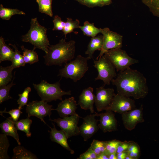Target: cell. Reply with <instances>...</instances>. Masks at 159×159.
I'll list each match as a JSON object with an SVG mask.
<instances>
[{
    "mask_svg": "<svg viewBox=\"0 0 159 159\" xmlns=\"http://www.w3.org/2000/svg\"><path fill=\"white\" fill-rule=\"evenodd\" d=\"M111 82L116 87L117 93L135 99L143 98L148 93L146 78L139 71L130 67L119 72Z\"/></svg>",
    "mask_w": 159,
    "mask_h": 159,
    "instance_id": "cell-1",
    "label": "cell"
},
{
    "mask_svg": "<svg viewBox=\"0 0 159 159\" xmlns=\"http://www.w3.org/2000/svg\"><path fill=\"white\" fill-rule=\"evenodd\" d=\"M75 52V42L66 41L62 39L57 44L50 45L47 53L43 56L45 63L47 66H62L74 57Z\"/></svg>",
    "mask_w": 159,
    "mask_h": 159,
    "instance_id": "cell-2",
    "label": "cell"
},
{
    "mask_svg": "<svg viewBox=\"0 0 159 159\" xmlns=\"http://www.w3.org/2000/svg\"><path fill=\"white\" fill-rule=\"evenodd\" d=\"M30 24L29 30L22 36V41L29 42L36 48L47 53L50 44L47 34V29L39 24L37 18L32 19Z\"/></svg>",
    "mask_w": 159,
    "mask_h": 159,
    "instance_id": "cell-3",
    "label": "cell"
},
{
    "mask_svg": "<svg viewBox=\"0 0 159 159\" xmlns=\"http://www.w3.org/2000/svg\"><path fill=\"white\" fill-rule=\"evenodd\" d=\"M88 57L78 55L75 59L68 63H66L63 68L59 70L58 76L70 78L74 82L80 80L88 70L89 67Z\"/></svg>",
    "mask_w": 159,
    "mask_h": 159,
    "instance_id": "cell-4",
    "label": "cell"
},
{
    "mask_svg": "<svg viewBox=\"0 0 159 159\" xmlns=\"http://www.w3.org/2000/svg\"><path fill=\"white\" fill-rule=\"evenodd\" d=\"M59 81L54 84H50L42 80L39 84H33L35 89L42 100L48 102L57 100H62V97L65 95H71V91H65L60 87Z\"/></svg>",
    "mask_w": 159,
    "mask_h": 159,
    "instance_id": "cell-5",
    "label": "cell"
},
{
    "mask_svg": "<svg viewBox=\"0 0 159 159\" xmlns=\"http://www.w3.org/2000/svg\"><path fill=\"white\" fill-rule=\"evenodd\" d=\"M103 55L111 62L117 72L124 71L139 62L138 60L129 56L121 48L109 50Z\"/></svg>",
    "mask_w": 159,
    "mask_h": 159,
    "instance_id": "cell-6",
    "label": "cell"
},
{
    "mask_svg": "<svg viewBox=\"0 0 159 159\" xmlns=\"http://www.w3.org/2000/svg\"><path fill=\"white\" fill-rule=\"evenodd\" d=\"M94 66L98 72L95 80H102L104 83V86L109 85L112 80L117 76L115 67L104 55L98 59L94 60Z\"/></svg>",
    "mask_w": 159,
    "mask_h": 159,
    "instance_id": "cell-7",
    "label": "cell"
},
{
    "mask_svg": "<svg viewBox=\"0 0 159 159\" xmlns=\"http://www.w3.org/2000/svg\"><path fill=\"white\" fill-rule=\"evenodd\" d=\"M80 118L82 117L77 114L62 118H59L54 120L49 118V120L56 122L57 125L65 132L68 139L80 134L79 127L78 126Z\"/></svg>",
    "mask_w": 159,
    "mask_h": 159,
    "instance_id": "cell-8",
    "label": "cell"
},
{
    "mask_svg": "<svg viewBox=\"0 0 159 159\" xmlns=\"http://www.w3.org/2000/svg\"><path fill=\"white\" fill-rule=\"evenodd\" d=\"M101 34L103 36V44L97 60L103 56L108 50L117 48H121L122 46V36L111 31L108 28L102 29Z\"/></svg>",
    "mask_w": 159,
    "mask_h": 159,
    "instance_id": "cell-9",
    "label": "cell"
},
{
    "mask_svg": "<svg viewBox=\"0 0 159 159\" xmlns=\"http://www.w3.org/2000/svg\"><path fill=\"white\" fill-rule=\"evenodd\" d=\"M52 106L47 104V102L42 100L33 101L29 102L26 105V111L28 114L27 117L34 116L40 119L44 123H46L44 120V117L48 115L50 116L51 111L55 109L52 108Z\"/></svg>",
    "mask_w": 159,
    "mask_h": 159,
    "instance_id": "cell-10",
    "label": "cell"
},
{
    "mask_svg": "<svg viewBox=\"0 0 159 159\" xmlns=\"http://www.w3.org/2000/svg\"><path fill=\"white\" fill-rule=\"evenodd\" d=\"M96 94L95 103L97 111L108 110L115 95L114 89L100 87L96 88Z\"/></svg>",
    "mask_w": 159,
    "mask_h": 159,
    "instance_id": "cell-11",
    "label": "cell"
},
{
    "mask_svg": "<svg viewBox=\"0 0 159 159\" xmlns=\"http://www.w3.org/2000/svg\"><path fill=\"white\" fill-rule=\"evenodd\" d=\"M135 101L130 97L115 94L108 110L122 114L135 108Z\"/></svg>",
    "mask_w": 159,
    "mask_h": 159,
    "instance_id": "cell-12",
    "label": "cell"
},
{
    "mask_svg": "<svg viewBox=\"0 0 159 159\" xmlns=\"http://www.w3.org/2000/svg\"><path fill=\"white\" fill-rule=\"evenodd\" d=\"M97 113L87 115L83 119V122L79 127L80 134L86 141L92 137L98 130L99 127L97 124L99 120L96 119Z\"/></svg>",
    "mask_w": 159,
    "mask_h": 159,
    "instance_id": "cell-13",
    "label": "cell"
},
{
    "mask_svg": "<svg viewBox=\"0 0 159 159\" xmlns=\"http://www.w3.org/2000/svg\"><path fill=\"white\" fill-rule=\"evenodd\" d=\"M143 107L142 104L138 108H135L122 114V119L125 127L131 131L139 123L144 122L143 117Z\"/></svg>",
    "mask_w": 159,
    "mask_h": 159,
    "instance_id": "cell-14",
    "label": "cell"
},
{
    "mask_svg": "<svg viewBox=\"0 0 159 159\" xmlns=\"http://www.w3.org/2000/svg\"><path fill=\"white\" fill-rule=\"evenodd\" d=\"M105 111L104 113H97V116L100 117V123L98 125L99 128L104 132L116 130L117 123L115 114L110 110Z\"/></svg>",
    "mask_w": 159,
    "mask_h": 159,
    "instance_id": "cell-15",
    "label": "cell"
},
{
    "mask_svg": "<svg viewBox=\"0 0 159 159\" xmlns=\"http://www.w3.org/2000/svg\"><path fill=\"white\" fill-rule=\"evenodd\" d=\"M77 104L74 98L72 97L62 100L55 110H57L61 117L77 115L76 110Z\"/></svg>",
    "mask_w": 159,
    "mask_h": 159,
    "instance_id": "cell-16",
    "label": "cell"
},
{
    "mask_svg": "<svg viewBox=\"0 0 159 159\" xmlns=\"http://www.w3.org/2000/svg\"><path fill=\"white\" fill-rule=\"evenodd\" d=\"M93 92V89L91 87L84 89L79 96L78 104L81 109L89 110L91 113L94 112V104L95 96Z\"/></svg>",
    "mask_w": 159,
    "mask_h": 159,
    "instance_id": "cell-17",
    "label": "cell"
},
{
    "mask_svg": "<svg viewBox=\"0 0 159 159\" xmlns=\"http://www.w3.org/2000/svg\"><path fill=\"white\" fill-rule=\"evenodd\" d=\"M53 128L49 127L51 131H48L50 133V139L51 141L55 142L61 145L64 149L69 151L71 154H73L74 151L71 149L68 145L67 138L65 132L61 130H58L57 129L54 124L52 123Z\"/></svg>",
    "mask_w": 159,
    "mask_h": 159,
    "instance_id": "cell-18",
    "label": "cell"
},
{
    "mask_svg": "<svg viewBox=\"0 0 159 159\" xmlns=\"http://www.w3.org/2000/svg\"><path fill=\"white\" fill-rule=\"evenodd\" d=\"M0 127L2 133L7 136L13 137L16 140L18 144L21 145V143L17 132V129L15 125L14 122L10 117L7 118L1 123Z\"/></svg>",
    "mask_w": 159,
    "mask_h": 159,
    "instance_id": "cell-19",
    "label": "cell"
},
{
    "mask_svg": "<svg viewBox=\"0 0 159 159\" xmlns=\"http://www.w3.org/2000/svg\"><path fill=\"white\" fill-rule=\"evenodd\" d=\"M103 44L102 35L96 36L91 38L87 47L85 54L88 55V58L91 59L93 58L95 52L97 50L101 51Z\"/></svg>",
    "mask_w": 159,
    "mask_h": 159,
    "instance_id": "cell-20",
    "label": "cell"
},
{
    "mask_svg": "<svg viewBox=\"0 0 159 159\" xmlns=\"http://www.w3.org/2000/svg\"><path fill=\"white\" fill-rule=\"evenodd\" d=\"M15 52L5 43L4 39L0 37V63L4 61L12 60Z\"/></svg>",
    "mask_w": 159,
    "mask_h": 159,
    "instance_id": "cell-21",
    "label": "cell"
},
{
    "mask_svg": "<svg viewBox=\"0 0 159 159\" xmlns=\"http://www.w3.org/2000/svg\"><path fill=\"white\" fill-rule=\"evenodd\" d=\"M13 159H36L37 156L20 145L15 147L13 149Z\"/></svg>",
    "mask_w": 159,
    "mask_h": 159,
    "instance_id": "cell-22",
    "label": "cell"
},
{
    "mask_svg": "<svg viewBox=\"0 0 159 159\" xmlns=\"http://www.w3.org/2000/svg\"><path fill=\"white\" fill-rule=\"evenodd\" d=\"M84 35L92 37L96 36L101 33L102 29L99 28L94 25L93 23H90L87 21H85L82 26H80L79 28Z\"/></svg>",
    "mask_w": 159,
    "mask_h": 159,
    "instance_id": "cell-23",
    "label": "cell"
},
{
    "mask_svg": "<svg viewBox=\"0 0 159 159\" xmlns=\"http://www.w3.org/2000/svg\"><path fill=\"white\" fill-rule=\"evenodd\" d=\"M14 68L11 66L0 67V86L8 85L13 77L12 71Z\"/></svg>",
    "mask_w": 159,
    "mask_h": 159,
    "instance_id": "cell-24",
    "label": "cell"
},
{
    "mask_svg": "<svg viewBox=\"0 0 159 159\" xmlns=\"http://www.w3.org/2000/svg\"><path fill=\"white\" fill-rule=\"evenodd\" d=\"M21 48L23 51V56L25 64H32L39 61L38 55L34 51L35 47L32 50L26 49L23 46H21Z\"/></svg>",
    "mask_w": 159,
    "mask_h": 159,
    "instance_id": "cell-25",
    "label": "cell"
},
{
    "mask_svg": "<svg viewBox=\"0 0 159 159\" xmlns=\"http://www.w3.org/2000/svg\"><path fill=\"white\" fill-rule=\"evenodd\" d=\"M32 122V120L28 117L17 122H14L15 125L17 130L24 132L28 137H29L31 135V133L30 130Z\"/></svg>",
    "mask_w": 159,
    "mask_h": 159,
    "instance_id": "cell-26",
    "label": "cell"
},
{
    "mask_svg": "<svg viewBox=\"0 0 159 159\" xmlns=\"http://www.w3.org/2000/svg\"><path fill=\"white\" fill-rule=\"evenodd\" d=\"M25 13L19 9L4 7L2 4L0 6V17L3 19L9 20L15 14L25 15Z\"/></svg>",
    "mask_w": 159,
    "mask_h": 159,
    "instance_id": "cell-27",
    "label": "cell"
},
{
    "mask_svg": "<svg viewBox=\"0 0 159 159\" xmlns=\"http://www.w3.org/2000/svg\"><path fill=\"white\" fill-rule=\"evenodd\" d=\"M9 143L7 135L4 134H0V159L10 158L7 151Z\"/></svg>",
    "mask_w": 159,
    "mask_h": 159,
    "instance_id": "cell-28",
    "label": "cell"
},
{
    "mask_svg": "<svg viewBox=\"0 0 159 159\" xmlns=\"http://www.w3.org/2000/svg\"><path fill=\"white\" fill-rule=\"evenodd\" d=\"M15 72L14 74L13 79L9 84L5 85L0 86V104H1L4 102L12 98L9 95V91L12 87L15 85L13 83V81L15 78Z\"/></svg>",
    "mask_w": 159,
    "mask_h": 159,
    "instance_id": "cell-29",
    "label": "cell"
},
{
    "mask_svg": "<svg viewBox=\"0 0 159 159\" xmlns=\"http://www.w3.org/2000/svg\"><path fill=\"white\" fill-rule=\"evenodd\" d=\"M39 5L40 12L45 14L49 16H53L52 9V0H36Z\"/></svg>",
    "mask_w": 159,
    "mask_h": 159,
    "instance_id": "cell-30",
    "label": "cell"
},
{
    "mask_svg": "<svg viewBox=\"0 0 159 159\" xmlns=\"http://www.w3.org/2000/svg\"><path fill=\"white\" fill-rule=\"evenodd\" d=\"M9 45L12 46L15 49L14 55L11 61L12 62L11 66L14 69L24 66L25 63L23 55L21 54L20 52L19 51L15 45L11 44H9Z\"/></svg>",
    "mask_w": 159,
    "mask_h": 159,
    "instance_id": "cell-31",
    "label": "cell"
},
{
    "mask_svg": "<svg viewBox=\"0 0 159 159\" xmlns=\"http://www.w3.org/2000/svg\"><path fill=\"white\" fill-rule=\"evenodd\" d=\"M67 19V21L65 22V26L62 30L65 37L67 34L72 32L75 29L79 28L80 26V22L78 19L73 20L72 19L69 18Z\"/></svg>",
    "mask_w": 159,
    "mask_h": 159,
    "instance_id": "cell-32",
    "label": "cell"
},
{
    "mask_svg": "<svg viewBox=\"0 0 159 159\" xmlns=\"http://www.w3.org/2000/svg\"><path fill=\"white\" fill-rule=\"evenodd\" d=\"M105 141L94 140L90 148L97 156L105 152Z\"/></svg>",
    "mask_w": 159,
    "mask_h": 159,
    "instance_id": "cell-33",
    "label": "cell"
},
{
    "mask_svg": "<svg viewBox=\"0 0 159 159\" xmlns=\"http://www.w3.org/2000/svg\"><path fill=\"white\" fill-rule=\"evenodd\" d=\"M105 142V153L109 156L110 154L116 153L117 148L122 141L114 139Z\"/></svg>",
    "mask_w": 159,
    "mask_h": 159,
    "instance_id": "cell-34",
    "label": "cell"
},
{
    "mask_svg": "<svg viewBox=\"0 0 159 159\" xmlns=\"http://www.w3.org/2000/svg\"><path fill=\"white\" fill-rule=\"evenodd\" d=\"M31 91V88L30 87H27L24 89L21 94H19V98L17 100L18 104L19 105L18 109L21 110L24 106L26 105L29 94Z\"/></svg>",
    "mask_w": 159,
    "mask_h": 159,
    "instance_id": "cell-35",
    "label": "cell"
},
{
    "mask_svg": "<svg viewBox=\"0 0 159 159\" xmlns=\"http://www.w3.org/2000/svg\"><path fill=\"white\" fill-rule=\"evenodd\" d=\"M127 151L128 155L133 159H138L140 153L139 145L134 141H131V143Z\"/></svg>",
    "mask_w": 159,
    "mask_h": 159,
    "instance_id": "cell-36",
    "label": "cell"
},
{
    "mask_svg": "<svg viewBox=\"0 0 159 159\" xmlns=\"http://www.w3.org/2000/svg\"><path fill=\"white\" fill-rule=\"evenodd\" d=\"M149 8L150 11L156 15L159 16V0H142Z\"/></svg>",
    "mask_w": 159,
    "mask_h": 159,
    "instance_id": "cell-37",
    "label": "cell"
},
{
    "mask_svg": "<svg viewBox=\"0 0 159 159\" xmlns=\"http://www.w3.org/2000/svg\"><path fill=\"white\" fill-rule=\"evenodd\" d=\"M53 22L54 27L53 30L62 31L65 26V22L62 21L61 18L58 15L54 17Z\"/></svg>",
    "mask_w": 159,
    "mask_h": 159,
    "instance_id": "cell-38",
    "label": "cell"
},
{
    "mask_svg": "<svg viewBox=\"0 0 159 159\" xmlns=\"http://www.w3.org/2000/svg\"><path fill=\"white\" fill-rule=\"evenodd\" d=\"M6 108L3 111H0V114L2 115V114L4 113H8L11 115L10 117L15 122L18 121V119L21 114L22 112L21 111V110L18 109H12L8 112L6 111Z\"/></svg>",
    "mask_w": 159,
    "mask_h": 159,
    "instance_id": "cell-39",
    "label": "cell"
},
{
    "mask_svg": "<svg viewBox=\"0 0 159 159\" xmlns=\"http://www.w3.org/2000/svg\"><path fill=\"white\" fill-rule=\"evenodd\" d=\"M97 155L94 152L89 148L87 151L81 154L79 159H97Z\"/></svg>",
    "mask_w": 159,
    "mask_h": 159,
    "instance_id": "cell-40",
    "label": "cell"
},
{
    "mask_svg": "<svg viewBox=\"0 0 159 159\" xmlns=\"http://www.w3.org/2000/svg\"><path fill=\"white\" fill-rule=\"evenodd\" d=\"M131 142V141L121 142L117 148L116 153H118L127 151Z\"/></svg>",
    "mask_w": 159,
    "mask_h": 159,
    "instance_id": "cell-41",
    "label": "cell"
},
{
    "mask_svg": "<svg viewBox=\"0 0 159 159\" xmlns=\"http://www.w3.org/2000/svg\"><path fill=\"white\" fill-rule=\"evenodd\" d=\"M83 2L84 4L90 5H96L101 3V0H83Z\"/></svg>",
    "mask_w": 159,
    "mask_h": 159,
    "instance_id": "cell-42",
    "label": "cell"
},
{
    "mask_svg": "<svg viewBox=\"0 0 159 159\" xmlns=\"http://www.w3.org/2000/svg\"><path fill=\"white\" fill-rule=\"evenodd\" d=\"M127 154V151L117 153V159H125Z\"/></svg>",
    "mask_w": 159,
    "mask_h": 159,
    "instance_id": "cell-43",
    "label": "cell"
},
{
    "mask_svg": "<svg viewBox=\"0 0 159 159\" xmlns=\"http://www.w3.org/2000/svg\"><path fill=\"white\" fill-rule=\"evenodd\" d=\"M97 159H109L108 155L105 153L97 156Z\"/></svg>",
    "mask_w": 159,
    "mask_h": 159,
    "instance_id": "cell-44",
    "label": "cell"
},
{
    "mask_svg": "<svg viewBox=\"0 0 159 159\" xmlns=\"http://www.w3.org/2000/svg\"><path fill=\"white\" fill-rule=\"evenodd\" d=\"M108 158L109 159H117L116 153L110 154L108 156Z\"/></svg>",
    "mask_w": 159,
    "mask_h": 159,
    "instance_id": "cell-45",
    "label": "cell"
},
{
    "mask_svg": "<svg viewBox=\"0 0 159 159\" xmlns=\"http://www.w3.org/2000/svg\"><path fill=\"white\" fill-rule=\"evenodd\" d=\"M102 2H103L105 3H107L108 2H109L110 0H101Z\"/></svg>",
    "mask_w": 159,
    "mask_h": 159,
    "instance_id": "cell-46",
    "label": "cell"
},
{
    "mask_svg": "<svg viewBox=\"0 0 159 159\" xmlns=\"http://www.w3.org/2000/svg\"><path fill=\"white\" fill-rule=\"evenodd\" d=\"M125 159H133L132 158H131L130 156L128 154L126 156Z\"/></svg>",
    "mask_w": 159,
    "mask_h": 159,
    "instance_id": "cell-47",
    "label": "cell"
}]
</instances>
